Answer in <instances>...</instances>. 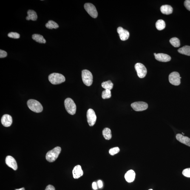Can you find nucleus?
I'll list each match as a JSON object with an SVG mask.
<instances>
[{
	"instance_id": "obj_33",
	"label": "nucleus",
	"mask_w": 190,
	"mask_h": 190,
	"mask_svg": "<svg viewBox=\"0 0 190 190\" xmlns=\"http://www.w3.org/2000/svg\"><path fill=\"white\" fill-rule=\"evenodd\" d=\"M45 190H55V188L53 186L51 185H49L46 187Z\"/></svg>"
},
{
	"instance_id": "obj_29",
	"label": "nucleus",
	"mask_w": 190,
	"mask_h": 190,
	"mask_svg": "<svg viewBox=\"0 0 190 190\" xmlns=\"http://www.w3.org/2000/svg\"><path fill=\"white\" fill-rule=\"evenodd\" d=\"M8 36L11 38L18 39L20 38V35L17 32H11L8 34Z\"/></svg>"
},
{
	"instance_id": "obj_1",
	"label": "nucleus",
	"mask_w": 190,
	"mask_h": 190,
	"mask_svg": "<svg viewBox=\"0 0 190 190\" xmlns=\"http://www.w3.org/2000/svg\"><path fill=\"white\" fill-rule=\"evenodd\" d=\"M61 151V148L59 146H57L52 150L49 151L46 154V160L50 162H53L58 158Z\"/></svg>"
},
{
	"instance_id": "obj_4",
	"label": "nucleus",
	"mask_w": 190,
	"mask_h": 190,
	"mask_svg": "<svg viewBox=\"0 0 190 190\" xmlns=\"http://www.w3.org/2000/svg\"><path fill=\"white\" fill-rule=\"evenodd\" d=\"M65 107L67 112L71 115H75L76 112V105L72 99L67 98L64 102Z\"/></svg>"
},
{
	"instance_id": "obj_7",
	"label": "nucleus",
	"mask_w": 190,
	"mask_h": 190,
	"mask_svg": "<svg viewBox=\"0 0 190 190\" xmlns=\"http://www.w3.org/2000/svg\"><path fill=\"white\" fill-rule=\"evenodd\" d=\"M84 8L92 17L95 18L98 16V12L93 4L90 3H86L84 5Z\"/></svg>"
},
{
	"instance_id": "obj_19",
	"label": "nucleus",
	"mask_w": 190,
	"mask_h": 190,
	"mask_svg": "<svg viewBox=\"0 0 190 190\" xmlns=\"http://www.w3.org/2000/svg\"><path fill=\"white\" fill-rule=\"evenodd\" d=\"M28 16L26 17V20H31L32 21H36L38 18V15H37L36 12L34 11L31 10H28L27 12Z\"/></svg>"
},
{
	"instance_id": "obj_35",
	"label": "nucleus",
	"mask_w": 190,
	"mask_h": 190,
	"mask_svg": "<svg viewBox=\"0 0 190 190\" xmlns=\"http://www.w3.org/2000/svg\"><path fill=\"white\" fill-rule=\"evenodd\" d=\"M92 187L94 189L96 190L97 189V185L96 182H94L93 183Z\"/></svg>"
},
{
	"instance_id": "obj_13",
	"label": "nucleus",
	"mask_w": 190,
	"mask_h": 190,
	"mask_svg": "<svg viewBox=\"0 0 190 190\" xmlns=\"http://www.w3.org/2000/svg\"><path fill=\"white\" fill-rule=\"evenodd\" d=\"M156 59L162 62H167L171 61V58L170 56L163 53H154Z\"/></svg>"
},
{
	"instance_id": "obj_2",
	"label": "nucleus",
	"mask_w": 190,
	"mask_h": 190,
	"mask_svg": "<svg viewBox=\"0 0 190 190\" xmlns=\"http://www.w3.org/2000/svg\"><path fill=\"white\" fill-rule=\"evenodd\" d=\"M27 105L29 109L33 112L36 113H40L42 112L43 107L39 101L34 99L28 100Z\"/></svg>"
},
{
	"instance_id": "obj_8",
	"label": "nucleus",
	"mask_w": 190,
	"mask_h": 190,
	"mask_svg": "<svg viewBox=\"0 0 190 190\" xmlns=\"http://www.w3.org/2000/svg\"><path fill=\"white\" fill-rule=\"evenodd\" d=\"M135 68L139 78H143L146 77L147 69L144 65L140 63H137L135 65Z\"/></svg>"
},
{
	"instance_id": "obj_9",
	"label": "nucleus",
	"mask_w": 190,
	"mask_h": 190,
	"mask_svg": "<svg viewBox=\"0 0 190 190\" xmlns=\"http://www.w3.org/2000/svg\"><path fill=\"white\" fill-rule=\"evenodd\" d=\"M131 107L136 111H142L146 110L148 105L147 103L144 102L138 101L131 103Z\"/></svg>"
},
{
	"instance_id": "obj_5",
	"label": "nucleus",
	"mask_w": 190,
	"mask_h": 190,
	"mask_svg": "<svg viewBox=\"0 0 190 190\" xmlns=\"http://www.w3.org/2000/svg\"><path fill=\"white\" fill-rule=\"evenodd\" d=\"M82 78L83 83L86 85L89 86L93 83V75L89 70L85 69L82 71Z\"/></svg>"
},
{
	"instance_id": "obj_31",
	"label": "nucleus",
	"mask_w": 190,
	"mask_h": 190,
	"mask_svg": "<svg viewBox=\"0 0 190 190\" xmlns=\"http://www.w3.org/2000/svg\"><path fill=\"white\" fill-rule=\"evenodd\" d=\"M7 56V52L5 51L0 50V58H5Z\"/></svg>"
},
{
	"instance_id": "obj_11",
	"label": "nucleus",
	"mask_w": 190,
	"mask_h": 190,
	"mask_svg": "<svg viewBox=\"0 0 190 190\" xmlns=\"http://www.w3.org/2000/svg\"><path fill=\"white\" fill-rule=\"evenodd\" d=\"M5 163L7 166L12 168L14 170L16 171L18 167L16 160L11 156H8L6 157Z\"/></svg>"
},
{
	"instance_id": "obj_18",
	"label": "nucleus",
	"mask_w": 190,
	"mask_h": 190,
	"mask_svg": "<svg viewBox=\"0 0 190 190\" xmlns=\"http://www.w3.org/2000/svg\"><path fill=\"white\" fill-rule=\"evenodd\" d=\"M160 10L163 14L168 15L172 13L173 9L171 6L168 5H165L160 7Z\"/></svg>"
},
{
	"instance_id": "obj_10",
	"label": "nucleus",
	"mask_w": 190,
	"mask_h": 190,
	"mask_svg": "<svg viewBox=\"0 0 190 190\" xmlns=\"http://www.w3.org/2000/svg\"><path fill=\"white\" fill-rule=\"evenodd\" d=\"M87 121L90 126H93L95 124L97 120V116L95 111L92 109H88L87 113Z\"/></svg>"
},
{
	"instance_id": "obj_38",
	"label": "nucleus",
	"mask_w": 190,
	"mask_h": 190,
	"mask_svg": "<svg viewBox=\"0 0 190 190\" xmlns=\"http://www.w3.org/2000/svg\"><path fill=\"white\" fill-rule=\"evenodd\" d=\"M149 190H153L152 189H150Z\"/></svg>"
},
{
	"instance_id": "obj_36",
	"label": "nucleus",
	"mask_w": 190,
	"mask_h": 190,
	"mask_svg": "<svg viewBox=\"0 0 190 190\" xmlns=\"http://www.w3.org/2000/svg\"><path fill=\"white\" fill-rule=\"evenodd\" d=\"M15 190H25V189L23 187L19 188V189H15Z\"/></svg>"
},
{
	"instance_id": "obj_15",
	"label": "nucleus",
	"mask_w": 190,
	"mask_h": 190,
	"mask_svg": "<svg viewBox=\"0 0 190 190\" xmlns=\"http://www.w3.org/2000/svg\"><path fill=\"white\" fill-rule=\"evenodd\" d=\"M73 175L74 178L78 179L83 175V171L80 165H77L74 168L73 170Z\"/></svg>"
},
{
	"instance_id": "obj_21",
	"label": "nucleus",
	"mask_w": 190,
	"mask_h": 190,
	"mask_svg": "<svg viewBox=\"0 0 190 190\" xmlns=\"http://www.w3.org/2000/svg\"><path fill=\"white\" fill-rule=\"evenodd\" d=\"M178 52L182 54L187 56H190V46H186L180 48L178 50Z\"/></svg>"
},
{
	"instance_id": "obj_26",
	"label": "nucleus",
	"mask_w": 190,
	"mask_h": 190,
	"mask_svg": "<svg viewBox=\"0 0 190 190\" xmlns=\"http://www.w3.org/2000/svg\"><path fill=\"white\" fill-rule=\"evenodd\" d=\"M169 41L171 44L175 47H179L180 46V40L177 38H171Z\"/></svg>"
},
{
	"instance_id": "obj_20",
	"label": "nucleus",
	"mask_w": 190,
	"mask_h": 190,
	"mask_svg": "<svg viewBox=\"0 0 190 190\" xmlns=\"http://www.w3.org/2000/svg\"><path fill=\"white\" fill-rule=\"evenodd\" d=\"M32 38L35 40L36 42L40 44H45L46 41L44 39V37L42 35L38 34H34L32 35Z\"/></svg>"
},
{
	"instance_id": "obj_27",
	"label": "nucleus",
	"mask_w": 190,
	"mask_h": 190,
	"mask_svg": "<svg viewBox=\"0 0 190 190\" xmlns=\"http://www.w3.org/2000/svg\"><path fill=\"white\" fill-rule=\"evenodd\" d=\"M111 97V90L108 89H105L103 91L102 94V97L103 99L110 98Z\"/></svg>"
},
{
	"instance_id": "obj_6",
	"label": "nucleus",
	"mask_w": 190,
	"mask_h": 190,
	"mask_svg": "<svg viewBox=\"0 0 190 190\" xmlns=\"http://www.w3.org/2000/svg\"><path fill=\"white\" fill-rule=\"evenodd\" d=\"M180 74L178 72H174L170 74L169 76V82L175 86H179L180 84L181 79Z\"/></svg>"
},
{
	"instance_id": "obj_37",
	"label": "nucleus",
	"mask_w": 190,
	"mask_h": 190,
	"mask_svg": "<svg viewBox=\"0 0 190 190\" xmlns=\"http://www.w3.org/2000/svg\"><path fill=\"white\" fill-rule=\"evenodd\" d=\"M182 134H183V135H184V134L183 133H182Z\"/></svg>"
},
{
	"instance_id": "obj_28",
	"label": "nucleus",
	"mask_w": 190,
	"mask_h": 190,
	"mask_svg": "<svg viewBox=\"0 0 190 190\" xmlns=\"http://www.w3.org/2000/svg\"><path fill=\"white\" fill-rule=\"evenodd\" d=\"M120 149L118 147L113 148H111L109 151V154L111 155H114L115 154L118 153L120 152Z\"/></svg>"
},
{
	"instance_id": "obj_3",
	"label": "nucleus",
	"mask_w": 190,
	"mask_h": 190,
	"mask_svg": "<svg viewBox=\"0 0 190 190\" xmlns=\"http://www.w3.org/2000/svg\"><path fill=\"white\" fill-rule=\"evenodd\" d=\"M49 81L52 84L58 85L64 82L65 78L63 75L58 73H53L49 75L48 77Z\"/></svg>"
},
{
	"instance_id": "obj_30",
	"label": "nucleus",
	"mask_w": 190,
	"mask_h": 190,
	"mask_svg": "<svg viewBox=\"0 0 190 190\" xmlns=\"http://www.w3.org/2000/svg\"><path fill=\"white\" fill-rule=\"evenodd\" d=\"M182 174L185 177H190V168H187L182 171Z\"/></svg>"
},
{
	"instance_id": "obj_12",
	"label": "nucleus",
	"mask_w": 190,
	"mask_h": 190,
	"mask_svg": "<svg viewBox=\"0 0 190 190\" xmlns=\"http://www.w3.org/2000/svg\"><path fill=\"white\" fill-rule=\"evenodd\" d=\"M117 31L120 40L122 41H126L129 38L130 36L129 32L128 30L123 29L122 27H119L117 28Z\"/></svg>"
},
{
	"instance_id": "obj_24",
	"label": "nucleus",
	"mask_w": 190,
	"mask_h": 190,
	"mask_svg": "<svg viewBox=\"0 0 190 190\" xmlns=\"http://www.w3.org/2000/svg\"><path fill=\"white\" fill-rule=\"evenodd\" d=\"M46 27L47 28L52 29H56L59 27L58 24L56 22L52 20H50L48 21V22L46 24Z\"/></svg>"
},
{
	"instance_id": "obj_17",
	"label": "nucleus",
	"mask_w": 190,
	"mask_h": 190,
	"mask_svg": "<svg viewBox=\"0 0 190 190\" xmlns=\"http://www.w3.org/2000/svg\"><path fill=\"white\" fill-rule=\"evenodd\" d=\"M125 178L128 182H132L134 181L135 178V173L132 170L127 171L125 175Z\"/></svg>"
},
{
	"instance_id": "obj_23",
	"label": "nucleus",
	"mask_w": 190,
	"mask_h": 190,
	"mask_svg": "<svg viewBox=\"0 0 190 190\" xmlns=\"http://www.w3.org/2000/svg\"><path fill=\"white\" fill-rule=\"evenodd\" d=\"M156 27L157 30H161L166 27L165 21L162 19L158 20L156 23Z\"/></svg>"
},
{
	"instance_id": "obj_25",
	"label": "nucleus",
	"mask_w": 190,
	"mask_h": 190,
	"mask_svg": "<svg viewBox=\"0 0 190 190\" xmlns=\"http://www.w3.org/2000/svg\"><path fill=\"white\" fill-rule=\"evenodd\" d=\"M101 86L103 89L111 90L113 87V84L110 80L103 82L101 84Z\"/></svg>"
},
{
	"instance_id": "obj_16",
	"label": "nucleus",
	"mask_w": 190,
	"mask_h": 190,
	"mask_svg": "<svg viewBox=\"0 0 190 190\" xmlns=\"http://www.w3.org/2000/svg\"><path fill=\"white\" fill-rule=\"evenodd\" d=\"M176 139L181 143L190 147V138L187 137L181 134H177L176 135Z\"/></svg>"
},
{
	"instance_id": "obj_34",
	"label": "nucleus",
	"mask_w": 190,
	"mask_h": 190,
	"mask_svg": "<svg viewBox=\"0 0 190 190\" xmlns=\"http://www.w3.org/2000/svg\"><path fill=\"white\" fill-rule=\"evenodd\" d=\"M99 187L101 188L103 186V182L101 180H99L98 182Z\"/></svg>"
},
{
	"instance_id": "obj_32",
	"label": "nucleus",
	"mask_w": 190,
	"mask_h": 190,
	"mask_svg": "<svg viewBox=\"0 0 190 190\" xmlns=\"http://www.w3.org/2000/svg\"><path fill=\"white\" fill-rule=\"evenodd\" d=\"M184 5L186 8L190 11V0H186L184 2Z\"/></svg>"
},
{
	"instance_id": "obj_22",
	"label": "nucleus",
	"mask_w": 190,
	"mask_h": 190,
	"mask_svg": "<svg viewBox=\"0 0 190 190\" xmlns=\"http://www.w3.org/2000/svg\"><path fill=\"white\" fill-rule=\"evenodd\" d=\"M103 137L106 140H109L112 138V135L111 131L108 128H105L103 131Z\"/></svg>"
},
{
	"instance_id": "obj_14",
	"label": "nucleus",
	"mask_w": 190,
	"mask_h": 190,
	"mask_svg": "<svg viewBox=\"0 0 190 190\" xmlns=\"http://www.w3.org/2000/svg\"><path fill=\"white\" fill-rule=\"evenodd\" d=\"M1 123L4 126L8 127L11 126L12 123V117L7 114L4 115L1 118Z\"/></svg>"
}]
</instances>
